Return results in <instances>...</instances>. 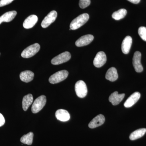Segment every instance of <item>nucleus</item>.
<instances>
[{
	"mask_svg": "<svg viewBox=\"0 0 146 146\" xmlns=\"http://www.w3.org/2000/svg\"><path fill=\"white\" fill-rule=\"evenodd\" d=\"M55 116L56 119L61 121H67L70 118L69 112L63 109L58 110L55 113Z\"/></svg>",
	"mask_w": 146,
	"mask_h": 146,
	"instance_id": "obj_16",
	"label": "nucleus"
},
{
	"mask_svg": "<svg viewBox=\"0 0 146 146\" xmlns=\"http://www.w3.org/2000/svg\"><path fill=\"white\" fill-rule=\"evenodd\" d=\"M68 71L65 70L58 71L50 77L49 81L52 84L59 83L65 80L68 77Z\"/></svg>",
	"mask_w": 146,
	"mask_h": 146,
	"instance_id": "obj_3",
	"label": "nucleus"
},
{
	"mask_svg": "<svg viewBox=\"0 0 146 146\" xmlns=\"http://www.w3.org/2000/svg\"><path fill=\"white\" fill-rule=\"evenodd\" d=\"M46 102V98L44 95L37 98L33 102L31 108L33 113H36L43 109Z\"/></svg>",
	"mask_w": 146,
	"mask_h": 146,
	"instance_id": "obj_4",
	"label": "nucleus"
},
{
	"mask_svg": "<svg viewBox=\"0 0 146 146\" xmlns=\"http://www.w3.org/2000/svg\"><path fill=\"white\" fill-rule=\"evenodd\" d=\"M118 78L117 72L114 67L109 68L106 74V78L111 82L116 81Z\"/></svg>",
	"mask_w": 146,
	"mask_h": 146,
	"instance_id": "obj_18",
	"label": "nucleus"
},
{
	"mask_svg": "<svg viewBox=\"0 0 146 146\" xmlns=\"http://www.w3.org/2000/svg\"><path fill=\"white\" fill-rule=\"evenodd\" d=\"M34 134L32 132H30L27 134L22 136L21 138V143L27 145H31L33 141Z\"/></svg>",
	"mask_w": 146,
	"mask_h": 146,
	"instance_id": "obj_22",
	"label": "nucleus"
},
{
	"mask_svg": "<svg viewBox=\"0 0 146 146\" xmlns=\"http://www.w3.org/2000/svg\"><path fill=\"white\" fill-rule=\"evenodd\" d=\"M40 46L38 43L29 46L23 51L21 56L24 58H29L32 57L39 51Z\"/></svg>",
	"mask_w": 146,
	"mask_h": 146,
	"instance_id": "obj_2",
	"label": "nucleus"
},
{
	"mask_svg": "<svg viewBox=\"0 0 146 146\" xmlns=\"http://www.w3.org/2000/svg\"><path fill=\"white\" fill-rule=\"evenodd\" d=\"M107 58L106 54L104 52H99L97 54L94 60V66L99 68L103 66L106 63Z\"/></svg>",
	"mask_w": 146,
	"mask_h": 146,
	"instance_id": "obj_8",
	"label": "nucleus"
},
{
	"mask_svg": "<svg viewBox=\"0 0 146 146\" xmlns=\"http://www.w3.org/2000/svg\"><path fill=\"white\" fill-rule=\"evenodd\" d=\"M138 33L141 39L146 42V27H140L138 29Z\"/></svg>",
	"mask_w": 146,
	"mask_h": 146,
	"instance_id": "obj_24",
	"label": "nucleus"
},
{
	"mask_svg": "<svg viewBox=\"0 0 146 146\" xmlns=\"http://www.w3.org/2000/svg\"><path fill=\"white\" fill-rule=\"evenodd\" d=\"M34 74L31 71H25L22 72L20 74V79L24 82H29L31 81L33 79Z\"/></svg>",
	"mask_w": 146,
	"mask_h": 146,
	"instance_id": "obj_19",
	"label": "nucleus"
},
{
	"mask_svg": "<svg viewBox=\"0 0 146 146\" xmlns=\"http://www.w3.org/2000/svg\"><path fill=\"white\" fill-rule=\"evenodd\" d=\"M38 21V17L35 15L29 16L24 21L23 26L26 29L32 28L34 26Z\"/></svg>",
	"mask_w": 146,
	"mask_h": 146,
	"instance_id": "obj_14",
	"label": "nucleus"
},
{
	"mask_svg": "<svg viewBox=\"0 0 146 146\" xmlns=\"http://www.w3.org/2000/svg\"><path fill=\"white\" fill-rule=\"evenodd\" d=\"M91 4V0H80L79 5L82 9H84L89 6Z\"/></svg>",
	"mask_w": 146,
	"mask_h": 146,
	"instance_id": "obj_25",
	"label": "nucleus"
},
{
	"mask_svg": "<svg viewBox=\"0 0 146 146\" xmlns=\"http://www.w3.org/2000/svg\"><path fill=\"white\" fill-rule=\"evenodd\" d=\"M77 96L80 98H84L87 94V88L86 83L82 80L77 82L75 86Z\"/></svg>",
	"mask_w": 146,
	"mask_h": 146,
	"instance_id": "obj_5",
	"label": "nucleus"
},
{
	"mask_svg": "<svg viewBox=\"0 0 146 146\" xmlns=\"http://www.w3.org/2000/svg\"><path fill=\"white\" fill-rule=\"evenodd\" d=\"M17 13L15 11H8L5 13L0 17V25L3 22L9 23L12 21L16 17Z\"/></svg>",
	"mask_w": 146,
	"mask_h": 146,
	"instance_id": "obj_17",
	"label": "nucleus"
},
{
	"mask_svg": "<svg viewBox=\"0 0 146 146\" xmlns=\"http://www.w3.org/2000/svg\"><path fill=\"white\" fill-rule=\"evenodd\" d=\"M33 98L32 95L29 94L24 97L22 102V106L24 111L27 110L33 102Z\"/></svg>",
	"mask_w": 146,
	"mask_h": 146,
	"instance_id": "obj_20",
	"label": "nucleus"
},
{
	"mask_svg": "<svg viewBox=\"0 0 146 146\" xmlns=\"http://www.w3.org/2000/svg\"><path fill=\"white\" fill-rule=\"evenodd\" d=\"M132 43V39L131 36H126L123 39L121 45V50L124 54H127L129 53Z\"/></svg>",
	"mask_w": 146,
	"mask_h": 146,
	"instance_id": "obj_15",
	"label": "nucleus"
},
{
	"mask_svg": "<svg viewBox=\"0 0 146 146\" xmlns=\"http://www.w3.org/2000/svg\"><path fill=\"white\" fill-rule=\"evenodd\" d=\"M57 16V12L55 11H50L42 21L41 26L43 28L48 27L56 19Z\"/></svg>",
	"mask_w": 146,
	"mask_h": 146,
	"instance_id": "obj_7",
	"label": "nucleus"
},
{
	"mask_svg": "<svg viewBox=\"0 0 146 146\" xmlns=\"http://www.w3.org/2000/svg\"><path fill=\"white\" fill-rule=\"evenodd\" d=\"M127 13V11L125 9H121L115 11L112 14V18L115 20L119 21L124 18Z\"/></svg>",
	"mask_w": 146,
	"mask_h": 146,
	"instance_id": "obj_23",
	"label": "nucleus"
},
{
	"mask_svg": "<svg viewBox=\"0 0 146 146\" xmlns=\"http://www.w3.org/2000/svg\"><path fill=\"white\" fill-rule=\"evenodd\" d=\"M125 96L124 94H119L117 91H115L110 95L109 98L110 102L114 106L117 105L123 99Z\"/></svg>",
	"mask_w": 146,
	"mask_h": 146,
	"instance_id": "obj_13",
	"label": "nucleus"
},
{
	"mask_svg": "<svg viewBox=\"0 0 146 146\" xmlns=\"http://www.w3.org/2000/svg\"><path fill=\"white\" fill-rule=\"evenodd\" d=\"M141 54L139 51L134 53L133 58V65L135 71L138 73L141 72L143 70L141 63Z\"/></svg>",
	"mask_w": 146,
	"mask_h": 146,
	"instance_id": "obj_9",
	"label": "nucleus"
},
{
	"mask_svg": "<svg viewBox=\"0 0 146 146\" xmlns=\"http://www.w3.org/2000/svg\"><path fill=\"white\" fill-rule=\"evenodd\" d=\"M71 55L68 52H65L52 58V64L54 65H58L67 62L70 59Z\"/></svg>",
	"mask_w": 146,
	"mask_h": 146,
	"instance_id": "obj_6",
	"label": "nucleus"
},
{
	"mask_svg": "<svg viewBox=\"0 0 146 146\" xmlns=\"http://www.w3.org/2000/svg\"><path fill=\"white\" fill-rule=\"evenodd\" d=\"M146 132V128L139 129L133 131L130 134L129 139L131 141H134L141 138L145 135Z\"/></svg>",
	"mask_w": 146,
	"mask_h": 146,
	"instance_id": "obj_21",
	"label": "nucleus"
},
{
	"mask_svg": "<svg viewBox=\"0 0 146 146\" xmlns=\"http://www.w3.org/2000/svg\"><path fill=\"white\" fill-rule=\"evenodd\" d=\"M14 0H1L0 1V7L12 3Z\"/></svg>",
	"mask_w": 146,
	"mask_h": 146,
	"instance_id": "obj_26",
	"label": "nucleus"
},
{
	"mask_svg": "<svg viewBox=\"0 0 146 146\" xmlns=\"http://www.w3.org/2000/svg\"><path fill=\"white\" fill-rule=\"evenodd\" d=\"M105 120V119L104 116L103 115H102V114L98 115L89 123V127L90 128L93 129L102 125L104 123Z\"/></svg>",
	"mask_w": 146,
	"mask_h": 146,
	"instance_id": "obj_11",
	"label": "nucleus"
},
{
	"mask_svg": "<svg viewBox=\"0 0 146 146\" xmlns=\"http://www.w3.org/2000/svg\"><path fill=\"white\" fill-rule=\"evenodd\" d=\"M141 97V94L139 92H136L132 94L125 102L124 106L126 108H129L133 106V105L138 102Z\"/></svg>",
	"mask_w": 146,
	"mask_h": 146,
	"instance_id": "obj_12",
	"label": "nucleus"
},
{
	"mask_svg": "<svg viewBox=\"0 0 146 146\" xmlns=\"http://www.w3.org/2000/svg\"><path fill=\"white\" fill-rule=\"evenodd\" d=\"M127 1L133 4H138L140 2L141 0H127Z\"/></svg>",
	"mask_w": 146,
	"mask_h": 146,
	"instance_id": "obj_28",
	"label": "nucleus"
},
{
	"mask_svg": "<svg viewBox=\"0 0 146 146\" xmlns=\"http://www.w3.org/2000/svg\"><path fill=\"white\" fill-rule=\"evenodd\" d=\"M5 123V119L3 116L0 113V127L2 126Z\"/></svg>",
	"mask_w": 146,
	"mask_h": 146,
	"instance_id": "obj_27",
	"label": "nucleus"
},
{
	"mask_svg": "<svg viewBox=\"0 0 146 146\" xmlns=\"http://www.w3.org/2000/svg\"><path fill=\"white\" fill-rule=\"evenodd\" d=\"M94 39L91 35H86L81 36L76 42L75 44L78 47H82L90 44Z\"/></svg>",
	"mask_w": 146,
	"mask_h": 146,
	"instance_id": "obj_10",
	"label": "nucleus"
},
{
	"mask_svg": "<svg viewBox=\"0 0 146 146\" xmlns=\"http://www.w3.org/2000/svg\"><path fill=\"white\" fill-rule=\"evenodd\" d=\"M89 16L88 13H84L78 16L71 22L70 29L74 30L77 29L84 25L89 20Z\"/></svg>",
	"mask_w": 146,
	"mask_h": 146,
	"instance_id": "obj_1",
	"label": "nucleus"
}]
</instances>
